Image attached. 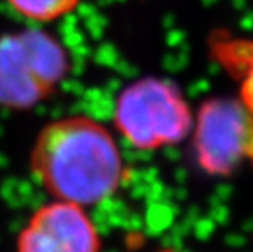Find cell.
I'll return each mask as SVG.
<instances>
[{
	"label": "cell",
	"instance_id": "6",
	"mask_svg": "<svg viewBox=\"0 0 253 252\" xmlns=\"http://www.w3.org/2000/svg\"><path fill=\"white\" fill-rule=\"evenodd\" d=\"M217 59L239 82V100L253 115V41L217 43Z\"/></svg>",
	"mask_w": 253,
	"mask_h": 252
},
{
	"label": "cell",
	"instance_id": "3",
	"mask_svg": "<svg viewBox=\"0 0 253 252\" xmlns=\"http://www.w3.org/2000/svg\"><path fill=\"white\" fill-rule=\"evenodd\" d=\"M67 71L62 46L40 30L13 33L0 41V105L30 108L44 100Z\"/></svg>",
	"mask_w": 253,
	"mask_h": 252
},
{
	"label": "cell",
	"instance_id": "1",
	"mask_svg": "<svg viewBox=\"0 0 253 252\" xmlns=\"http://www.w3.org/2000/svg\"><path fill=\"white\" fill-rule=\"evenodd\" d=\"M31 169L59 202L96 205L116 192L123 159L111 133L88 116L49 123L36 138Z\"/></svg>",
	"mask_w": 253,
	"mask_h": 252
},
{
	"label": "cell",
	"instance_id": "5",
	"mask_svg": "<svg viewBox=\"0 0 253 252\" xmlns=\"http://www.w3.org/2000/svg\"><path fill=\"white\" fill-rule=\"evenodd\" d=\"M101 239L84 206L54 202L33 213L17 241V252H100Z\"/></svg>",
	"mask_w": 253,
	"mask_h": 252
},
{
	"label": "cell",
	"instance_id": "7",
	"mask_svg": "<svg viewBox=\"0 0 253 252\" xmlns=\"http://www.w3.org/2000/svg\"><path fill=\"white\" fill-rule=\"evenodd\" d=\"M80 0H8L10 7L21 17L36 23H46L64 17L77 7Z\"/></svg>",
	"mask_w": 253,
	"mask_h": 252
},
{
	"label": "cell",
	"instance_id": "4",
	"mask_svg": "<svg viewBox=\"0 0 253 252\" xmlns=\"http://www.w3.org/2000/svg\"><path fill=\"white\" fill-rule=\"evenodd\" d=\"M191 144L198 167L206 175L229 177L253 169V115L239 97H211L193 118Z\"/></svg>",
	"mask_w": 253,
	"mask_h": 252
},
{
	"label": "cell",
	"instance_id": "2",
	"mask_svg": "<svg viewBox=\"0 0 253 252\" xmlns=\"http://www.w3.org/2000/svg\"><path fill=\"white\" fill-rule=\"evenodd\" d=\"M195 111L170 80L145 77L129 84L115 103V125L131 146L154 151L190 138Z\"/></svg>",
	"mask_w": 253,
	"mask_h": 252
}]
</instances>
